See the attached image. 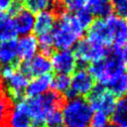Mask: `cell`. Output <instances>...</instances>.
<instances>
[{"label":"cell","mask_w":127,"mask_h":127,"mask_svg":"<svg viewBox=\"0 0 127 127\" xmlns=\"http://www.w3.org/2000/svg\"><path fill=\"white\" fill-rule=\"evenodd\" d=\"M105 87L115 96H123L127 92V74L123 73L113 78L105 85Z\"/></svg>","instance_id":"7402d4cb"},{"label":"cell","mask_w":127,"mask_h":127,"mask_svg":"<svg viewBox=\"0 0 127 127\" xmlns=\"http://www.w3.org/2000/svg\"><path fill=\"white\" fill-rule=\"evenodd\" d=\"M31 127H33V126H31Z\"/></svg>","instance_id":"f35d334b"},{"label":"cell","mask_w":127,"mask_h":127,"mask_svg":"<svg viewBox=\"0 0 127 127\" xmlns=\"http://www.w3.org/2000/svg\"><path fill=\"white\" fill-rule=\"evenodd\" d=\"M12 20L17 35H22V36L30 35L34 29L35 16L27 8L23 7L17 14L14 15Z\"/></svg>","instance_id":"5bb4252c"},{"label":"cell","mask_w":127,"mask_h":127,"mask_svg":"<svg viewBox=\"0 0 127 127\" xmlns=\"http://www.w3.org/2000/svg\"><path fill=\"white\" fill-rule=\"evenodd\" d=\"M116 96L102 84H95L87 95V102L94 111H102L111 115L115 104Z\"/></svg>","instance_id":"8992f818"},{"label":"cell","mask_w":127,"mask_h":127,"mask_svg":"<svg viewBox=\"0 0 127 127\" xmlns=\"http://www.w3.org/2000/svg\"><path fill=\"white\" fill-rule=\"evenodd\" d=\"M64 8L69 12H77L84 7V0H63Z\"/></svg>","instance_id":"4dcf8cb0"},{"label":"cell","mask_w":127,"mask_h":127,"mask_svg":"<svg viewBox=\"0 0 127 127\" xmlns=\"http://www.w3.org/2000/svg\"><path fill=\"white\" fill-rule=\"evenodd\" d=\"M3 92H4V82H3L1 75H0V96L3 95Z\"/></svg>","instance_id":"836d02e7"},{"label":"cell","mask_w":127,"mask_h":127,"mask_svg":"<svg viewBox=\"0 0 127 127\" xmlns=\"http://www.w3.org/2000/svg\"><path fill=\"white\" fill-rule=\"evenodd\" d=\"M56 16L54 12L52 11H44L41 13H38L35 17L34 22V29L36 35L41 36L47 33H51L56 25Z\"/></svg>","instance_id":"9a60e30c"},{"label":"cell","mask_w":127,"mask_h":127,"mask_svg":"<svg viewBox=\"0 0 127 127\" xmlns=\"http://www.w3.org/2000/svg\"><path fill=\"white\" fill-rule=\"evenodd\" d=\"M126 70H127V68H126ZM126 74H127V73H126Z\"/></svg>","instance_id":"74e56055"},{"label":"cell","mask_w":127,"mask_h":127,"mask_svg":"<svg viewBox=\"0 0 127 127\" xmlns=\"http://www.w3.org/2000/svg\"><path fill=\"white\" fill-rule=\"evenodd\" d=\"M52 77L53 76L50 73L33 77V79L28 82L26 88V93L28 97H36L46 93L51 87Z\"/></svg>","instance_id":"2e32d148"},{"label":"cell","mask_w":127,"mask_h":127,"mask_svg":"<svg viewBox=\"0 0 127 127\" xmlns=\"http://www.w3.org/2000/svg\"><path fill=\"white\" fill-rule=\"evenodd\" d=\"M0 75H1V66H0Z\"/></svg>","instance_id":"8d00e7d4"},{"label":"cell","mask_w":127,"mask_h":127,"mask_svg":"<svg viewBox=\"0 0 127 127\" xmlns=\"http://www.w3.org/2000/svg\"><path fill=\"white\" fill-rule=\"evenodd\" d=\"M38 50V40L33 35L23 36L17 41V54L18 58L27 61L34 57Z\"/></svg>","instance_id":"e0dca14e"},{"label":"cell","mask_w":127,"mask_h":127,"mask_svg":"<svg viewBox=\"0 0 127 127\" xmlns=\"http://www.w3.org/2000/svg\"><path fill=\"white\" fill-rule=\"evenodd\" d=\"M109 115L102 111H95L92 113L89 127H108Z\"/></svg>","instance_id":"83f0119b"},{"label":"cell","mask_w":127,"mask_h":127,"mask_svg":"<svg viewBox=\"0 0 127 127\" xmlns=\"http://www.w3.org/2000/svg\"><path fill=\"white\" fill-rule=\"evenodd\" d=\"M31 126H32V120L28 109V105L25 98H22L21 100L17 101L13 107H11L7 120V127H31Z\"/></svg>","instance_id":"8fae6325"},{"label":"cell","mask_w":127,"mask_h":127,"mask_svg":"<svg viewBox=\"0 0 127 127\" xmlns=\"http://www.w3.org/2000/svg\"><path fill=\"white\" fill-rule=\"evenodd\" d=\"M17 36L13 20L10 14L0 12V43L4 41L14 40Z\"/></svg>","instance_id":"44dd1931"},{"label":"cell","mask_w":127,"mask_h":127,"mask_svg":"<svg viewBox=\"0 0 127 127\" xmlns=\"http://www.w3.org/2000/svg\"><path fill=\"white\" fill-rule=\"evenodd\" d=\"M75 18L77 19V21L79 22V24L81 25V27L85 30V29H88L89 26L91 25V23L93 22V14L91 13V11L87 8V7H83L81 8L79 11H77L75 13Z\"/></svg>","instance_id":"484cf974"},{"label":"cell","mask_w":127,"mask_h":127,"mask_svg":"<svg viewBox=\"0 0 127 127\" xmlns=\"http://www.w3.org/2000/svg\"><path fill=\"white\" fill-rule=\"evenodd\" d=\"M109 54V51L106 47L93 44L87 39L80 40L74 49L73 55L76 62L80 64H88L101 61L105 59Z\"/></svg>","instance_id":"52a82bcc"},{"label":"cell","mask_w":127,"mask_h":127,"mask_svg":"<svg viewBox=\"0 0 127 127\" xmlns=\"http://www.w3.org/2000/svg\"><path fill=\"white\" fill-rule=\"evenodd\" d=\"M94 85L95 80L88 70L84 67H80L73 72V75L70 78V86L64 94L68 99L87 96Z\"/></svg>","instance_id":"ba28073f"},{"label":"cell","mask_w":127,"mask_h":127,"mask_svg":"<svg viewBox=\"0 0 127 127\" xmlns=\"http://www.w3.org/2000/svg\"><path fill=\"white\" fill-rule=\"evenodd\" d=\"M50 61L52 64V68H54L60 74L68 75L74 72L77 65L75 57L69 50H61L53 53Z\"/></svg>","instance_id":"30bf717a"},{"label":"cell","mask_w":127,"mask_h":127,"mask_svg":"<svg viewBox=\"0 0 127 127\" xmlns=\"http://www.w3.org/2000/svg\"><path fill=\"white\" fill-rule=\"evenodd\" d=\"M124 71L125 64L110 53L105 59L91 63L88 67V72L93 79L104 86L113 78L123 74Z\"/></svg>","instance_id":"277c9868"},{"label":"cell","mask_w":127,"mask_h":127,"mask_svg":"<svg viewBox=\"0 0 127 127\" xmlns=\"http://www.w3.org/2000/svg\"><path fill=\"white\" fill-rule=\"evenodd\" d=\"M13 0H0V12H5L9 9Z\"/></svg>","instance_id":"d6a6232c"},{"label":"cell","mask_w":127,"mask_h":127,"mask_svg":"<svg viewBox=\"0 0 127 127\" xmlns=\"http://www.w3.org/2000/svg\"><path fill=\"white\" fill-rule=\"evenodd\" d=\"M84 3L93 16L98 17V19L108 17L113 10L110 0H84Z\"/></svg>","instance_id":"d6986e66"},{"label":"cell","mask_w":127,"mask_h":127,"mask_svg":"<svg viewBox=\"0 0 127 127\" xmlns=\"http://www.w3.org/2000/svg\"><path fill=\"white\" fill-rule=\"evenodd\" d=\"M27 9L34 13H41L44 11H48V9H52L54 0H28Z\"/></svg>","instance_id":"cb8c5ba5"},{"label":"cell","mask_w":127,"mask_h":127,"mask_svg":"<svg viewBox=\"0 0 127 127\" xmlns=\"http://www.w3.org/2000/svg\"><path fill=\"white\" fill-rule=\"evenodd\" d=\"M87 33V40L93 44H97L103 47H109L112 44L109 28L103 19L93 20L88 28Z\"/></svg>","instance_id":"7c38bea8"},{"label":"cell","mask_w":127,"mask_h":127,"mask_svg":"<svg viewBox=\"0 0 127 127\" xmlns=\"http://www.w3.org/2000/svg\"><path fill=\"white\" fill-rule=\"evenodd\" d=\"M38 40V48H40L42 54L46 57H49L51 54H53L54 50V42L53 37L51 33H47L44 35L39 36Z\"/></svg>","instance_id":"d4e9b609"},{"label":"cell","mask_w":127,"mask_h":127,"mask_svg":"<svg viewBox=\"0 0 127 127\" xmlns=\"http://www.w3.org/2000/svg\"><path fill=\"white\" fill-rule=\"evenodd\" d=\"M110 127H118V126H116V125H113V126H110Z\"/></svg>","instance_id":"d590c367"},{"label":"cell","mask_w":127,"mask_h":127,"mask_svg":"<svg viewBox=\"0 0 127 127\" xmlns=\"http://www.w3.org/2000/svg\"><path fill=\"white\" fill-rule=\"evenodd\" d=\"M83 32L84 29L81 27L74 15L63 13L59 23L55 25L51 32L54 47L59 51L69 50L83 35Z\"/></svg>","instance_id":"6da1fadb"},{"label":"cell","mask_w":127,"mask_h":127,"mask_svg":"<svg viewBox=\"0 0 127 127\" xmlns=\"http://www.w3.org/2000/svg\"><path fill=\"white\" fill-rule=\"evenodd\" d=\"M25 100L33 127H45L47 116L54 110L59 109L63 103V97L56 91H47L40 96L27 97Z\"/></svg>","instance_id":"7a4b0ae2"},{"label":"cell","mask_w":127,"mask_h":127,"mask_svg":"<svg viewBox=\"0 0 127 127\" xmlns=\"http://www.w3.org/2000/svg\"><path fill=\"white\" fill-rule=\"evenodd\" d=\"M18 69L27 77H36L50 73L52 70V64L48 57L44 56L43 54H36L31 59L23 61L18 65Z\"/></svg>","instance_id":"9c48e42d"},{"label":"cell","mask_w":127,"mask_h":127,"mask_svg":"<svg viewBox=\"0 0 127 127\" xmlns=\"http://www.w3.org/2000/svg\"><path fill=\"white\" fill-rule=\"evenodd\" d=\"M93 110L83 97L68 99L63 106L64 124L66 127H89Z\"/></svg>","instance_id":"3957f363"},{"label":"cell","mask_w":127,"mask_h":127,"mask_svg":"<svg viewBox=\"0 0 127 127\" xmlns=\"http://www.w3.org/2000/svg\"><path fill=\"white\" fill-rule=\"evenodd\" d=\"M112 122L118 127H127V96H121L111 114Z\"/></svg>","instance_id":"ffe728a7"},{"label":"cell","mask_w":127,"mask_h":127,"mask_svg":"<svg viewBox=\"0 0 127 127\" xmlns=\"http://www.w3.org/2000/svg\"><path fill=\"white\" fill-rule=\"evenodd\" d=\"M2 79L5 81L7 88V97L13 101H19L23 98V94L26 91L29 77L22 73L15 65H6L1 69Z\"/></svg>","instance_id":"5b68a950"},{"label":"cell","mask_w":127,"mask_h":127,"mask_svg":"<svg viewBox=\"0 0 127 127\" xmlns=\"http://www.w3.org/2000/svg\"><path fill=\"white\" fill-rule=\"evenodd\" d=\"M18 59L17 41L9 40L0 43V64L14 65Z\"/></svg>","instance_id":"ac0fdd59"},{"label":"cell","mask_w":127,"mask_h":127,"mask_svg":"<svg viewBox=\"0 0 127 127\" xmlns=\"http://www.w3.org/2000/svg\"><path fill=\"white\" fill-rule=\"evenodd\" d=\"M70 86V77L66 74H60L58 73L54 77H52L51 87L54 91L60 93H65Z\"/></svg>","instance_id":"603a6c76"},{"label":"cell","mask_w":127,"mask_h":127,"mask_svg":"<svg viewBox=\"0 0 127 127\" xmlns=\"http://www.w3.org/2000/svg\"><path fill=\"white\" fill-rule=\"evenodd\" d=\"M112 9L116 12V16L127 20V0H110Z\"/></svg>","instance_id":"f546056e"},{"label":"cell","mask_w":127,"mask_h":127,"mask_svg":"<svg viewBox=\"0 0 127 127\" xmlns=\"http://www.w3.org/2000/svg\"><path fill=\"white\" fill-rule=\"evenodd\" d=\"M111 54L115 56L121 63L127 64V43L120 47H114Z\"/></svg>","instance_id":"1f68e13d"},{"label":"cell","mask_w":127,"mask_h":127,"mask_svg":"<svg viewBox=\"0 0 127 127\" xmlns=\"http://www.w3.org/2000/svg\"><path fill=\"white\" fill-rule=\"evenodd\" d=\"M11 109L10 99L5 96H0V127H7V120Z\"/></svg>","instance_id":"4316f807"},{"label":"cell","mask_w":127,"mask_h":127,"mask_svg":"<svg viewBox=\"0 0 127 127\" xmlns=\"http://www.w3.org/2000/svg\"><path fill=\"white\" fill-rule=\"evenodd\" d=\"M18 1H20V2H22V1H28V0H18Z\"/></svg>","instance_id":"e575fe53"},{"label":"cell","mask_w":127,"mask_h":127,"mask_svg":"<svg viewBox=\"0 0 127 127\" xmlns=\"http://www.w3.org/2000/svg\"><path fill=\"white\" fill-rule=\"evenodd\" d=\"M64 125L63 114L59 109L54 110L47 116L45 127H64Z\"/></svg>","instance_id":"f1b7e54d"},{"label":"cell","mask_w":127,"mask_h":127,"mask_svg":"<svg viewBox=\"0 0 127 127\" xmlns=\"http://www.w3.org/2000/svg\"><path fill=\"white\" fill-rule=\"evenodd\" d=\"M105 22L109 28L112 44L114 47H120L127 43V20L115 15H109L105 18Z\"/></svg>","instance_id":"4fadbf2b"}]
</instances>
